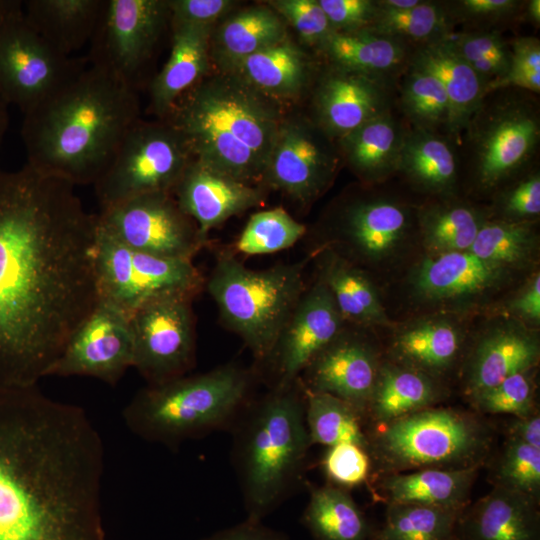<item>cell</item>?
Segmentation results:
<instances>
[{
    "label": "cell",
    "mask_w": 540,
    "mask_h": 540,
    "mask_svg": "<svg viewBox=\"0 0 540 540\" xmlns=\"http://www.w3.org/2000/svg\"><path fill=\"white\" fill-rule=\"evenodd\" d=\"M305 232L283 208L267 209L251 215L236 246L245 255L272 254L292 247Z\"/></svg>",
    "instance_id": "obj_46"
},
{
    "label": "cell",
    "mask_w": 540,
    "mask_h": 540,
    "mask_svg": "<svg viewBox=\"0 0 540 540\" xmlns=\"http://www.w3.org/2000/svg\"><path fill=\"white\" fill-rule=\"evenodd\" d=\"M316 76L309 117L335 141L396 107L397 82L330 63Z\"/></svg>",
    "instance_id": "obj_17"
},
{
    "label": "cell",
    "mask_w": 540,
    "mask_h": 540,
    "mask_svg": "<svg viewBox=\"0 0 540 540\" xmlns=\"http://www.w3.org/2000/svg\"><path fill=\"white\" fill-rule=\"evenodd\" d=\"M438 397V386L429 375L397 363L381 364L364 418L382 426L432 407Z\"/></svg>",
    "instance_id": "obj_35"
},
{
    "label": "cell",
    "mask_w": 540,
    "mask_h": 540,
    "mask_svg": "<svg viewBox=\"0 0 540 540\" xmlns=\"http://www.w3.org/2000/svg\"><path fill=\"white\" fill-rule=\"evenodd\" d=\"M380 7L387 9H407L417 5L421 0H376Z\"/></svg>",
    "instance_id": "obj_60"
},
{
    "label": "cell",
    "mask_w": 540,
    "mask_h": 540,
    "mask_svg": "<svg viewBox=\"0 0 540 540\" xmlns=\"http://www.w3.org/2000/svg\"><path fill=\"white\" fill-rule=\"evenodd\" d=\"M267 5L292 26L308 46L317 48L333 30L318 0H271Z\"/></svg>",
    "instance_id": "obj_51"
},
{
    "label": "cell",
    "mask_w": 540,
    "mask_h": 540,
    "mask_svg": "<svg viewBox=\"0 0 540 540\" xmlns=\"http://www.w3.org/2000/svg\"><path fill=\"white\" fill-rule=\"evenodd\" d=\"M287 37L286 22L270 6L247 7L213 29L211 62H215L219 71H230L250 55Z\"/></svg>",
    "instance_id": "obj_33"
},
{
    "label": "cell",
    "mask_w": 540,
    "mask_h": 540,
    "mask_svg": "<svg viewBox=\"0 0 540 540\" xmlns=\"http://www.w3.org/2000/svg\"><path fill=\"white\" fill-rule=\"evenodd\" d=\"M172 18L168 0H103L85 56L137 93Z\"/></svg>",
    "instance_id": "obj_13"
},
{
    "label": "cell",
    "mask_w": 540,
    "mask_h": 540,
    "mask_svg": "<svg viewBox=\"0 0 540 540\" xmlns=\"http://www.w3.org/2000/svg\"><path fill=\"white\" fill-rule=\"evenodd\" d=\"M460 167L459 147L451 138L408 128L397 172L415 188L439 197L453 196Z\"/></svg>",
    "instance_id": "obj_32"
},
{
    "label": "cell",
    "mask_w": 540,
    "mask_h": 540,
    "mask_svg": "<svg viewBox=\"0 0 540 540\" xmlns=\"http://www.w3.org/2000/svg\"><path fill=\"white\" fill-rule=\"evenodd\" d=\"M94 266L99 301L127 315L164 296L193 298L203 285L192 260L136 250L98 229Z\"/></svg>",
    "instance_id": "obj_12"
},
{
    "label": "cell",
    "mask_w": 540,
    "mask_h": 540,
    "mask_svg": "<svg viewBox=\"0 0 540 540\" xmlns=\"http://www.w3.org/2000/svg\"><path fill=\"white\" fill-rule=\"evenodd\" d=\"M304 397L305 423L311 446L351 443L368 450L364 418L350 404L331 394L305 389Z\"/></svg>",
    "instance_id": "obj_41"
},
{
    "label": "cell",
    "mask_w": 540,
    "mask_h": 540,
    "mask_svg": "<svg viewBox=\"0 0 540 540\" xmlns=\"http://www.w3.org/2000/svg\"><path fill=\"white\" fill-rule=\"evenodd\" d=\"M408 128L394 108L365 122L336 140L342 163L365 182L383 181L397 172Z\"/></svg>",
    "instance_id": "obj_29"
},
{
    "label": "cell",
    "mask_w": 540,
    "mask_h": 540,
    "mask_svg": "<svg viewBox=\"0 0 540 540\" xmlns=\"http://www.w3.org/2000/svg\"><path fill=\"white\" fill-rule=\"evenodd\" d=\"M451 197L416 211L423 242L434 255L468 251L486 220L482 211Z\"/></svg>",
    "instance_id": "obj_38"
},
{
    "label": "cell",
    "mask_w": 540,
    "mask_h": 540,
    "mask_svg": "<svg viewBox=\"0 0 540 540\" xmlns=\"http://www.w3.org/2000/svg\"><path fill=\"white\" fill-rule=\"evenodd\" d=\"M302 273V264L252 270L228 254L218 259L208 291L256 360L265 362L273 352L303 295Z\"/></svg>",
    "instance_id": "obj_8"
},
{
    "label": "cell",
    "mask_w": 540,
    "mask_h": 540,
    "mask_svg": "<svg viewBox=\"0 0 540 540\" xmlns=\"http://www.w3.org/2000/svg\"><path fill=\"white\" fill-rule=\"evenodd\" d=\"M479 469L427 468L380 474L373 494L385 504H417L463 511L470 504V492Z\"/></svg>",
    "instance_id": "obj_28"
},
{
    "label": "cell",
    "mask_w": 540,
    "mask_h": 540,
    "mask_svg": "<svg viewBox=\"0 0 540 540\" xmlns=\"http://www.w3.org/2000/svg\"><path fill=\"white\" fill-rule=\"evenodd\" d=\"M533 369L513 374L495 386L471 396L473 407L482 414L524 416L534 412Z\"/></svg>",
    "instance_id": "obj_49"
},
{
    "label": "cell",
    "mask_w": 540,
    "mask_h": 540,
    "mask_svg": "<svg viewBox=\"0 0 540 540\" xmlns=\"http://www.w3.org/2000/svg\"><path fill=\"white\" fill-rule=\"evenodd\" d=\"M450 36L415 47L410 65L431 73L443 86L450 107L447 135L459 146L470 118L486 95V85L457 53Z\"/></svg>",
    "instance_id": "obj_25"
},
{
    "label": "cell",
    "mask_w": 540,
    "mask_h": 540,
    "mask_svg": "<svg viewBox=\"0 0 540 540\" xmlns=\"http://www.w3.org/2000/svg\"><path fill=\"white\" fill-rule=\"evenodd\" d=\"M9 104L5 101L0 93V144L3 141L5 133L8 128L9 122V113H8Z\"/></svg>",
    "instance_id": "obj_61"
},
{
    "label": "cell",
    "mask_w": 540,
    "mask_h": 540,
    "mask_svg": "<svg viewBox=\"0 0 540 540\" xmlns=\"http://www.w3.org/2000/svg\"><path fill=\"white\" fill-rule=\"evenodd\" d=\"M412 211L402 202L384 196H363L344 206L340 228L346 239L366 258L391 255L412 226Z\"/></svg>",
    "instance_id": "obj_26"
},
{
    "label": "cell",
    "mask_w": 540,
    "mask_h": 540,
    "mask_svg": "<svg viewBox=\"0 0 540 540\" xmlns=\"http://www.w3.org/2000/svg\"><path fill=\"white\" fill-rule=\"evenodd\" d=\"M450 40L457 53L468 63L486 85V94L508 72L511 44L502 31H461Z\"/></svg>",
    "instance_id": "obj_45"
},
{
    "label": "cell",
    "mask_w": 540,
    "mask_h": 540,
    "mask_svg": "<svg viewBox=\"0 0 540 540\" xmlns=\"http://www.w3.org/2000/svg\"><path fill=\"white\" fill-rule=\"evenodd\" d=\"M502 220L531 221L540 214V174L527 171L503 191L498 199Z\"/></svg>",
    "instance_id": "obj_53"
},
{
    "label": "cell",
    "mask_w": 540,
    "mask_h": 540,
    "mask_svg": "<svg viewBox=\"0 0 540 540\" xmlns=\"http://www.w3.org/2000/svg\"><path fill=\"white\" fill-rule=\"evenodd\" d=\"M343 320L322 281L303 294L265 361L273 370L272 388L287 387L298 381L314 358L340 335Z\"/></svg>",
    "instance_id": "obj_19"
},
{
    "label": "cell",
    "mask_w": 540,
    "mask_h": 540,
    "mask_svg": "<svg viewBox=\"0 0 540 540\" xmlns=\"http://www.w3.org/2000/svg\"><path fill=\"white\" fill-rule=\"evenodd\" d=\"M396 91V108L409 128L447 135L449 102L434 75L409 64L397 82Z\"/></svg>",
    "instance_id": "obj_39"
},
{
    "label": "cell",
    "mask_w": 540,
    "mask_h": 540,
    "mask_svg": "<svg viewBox=\"0 0 540 540\" xmlns=\"http://www.w3.org/2000/svg\"><path fill=\"white\" fill-rule=\"evenodd\" d=\"M200 540H288V537L283 532L264 525L262 521L245 519Z\"/></svg>",
    "instance_id": "obj_56"
},
{
    "label": "cell",
    "mask_w": 540,
    "mask_h": 540,
    "mask_svg": "<svg viewBox=\"0 0 540 540\" xmlns=\"http://www.w3.org/2000/svg\"><path fill=\"white\" fill-rule=\"evenodd\" d=\"M213 29L172 21L169 57L148 86L149 110L157 119L162 120L185 92L211 72Z\"/></svg>",
    "instance_id": "obj_22"
},
{
    "label": "cell",
    "mask_w": 540,
    "mask_h": 540,
    "mask_svg": "<svg viewBox=\"0 0 540 540\" xmlns=\"http://www.w3.org/2000/svg\"><path fill=\"white\" fill-rule=\"evenodd\" d=\"M172 194L180 208L196 223L205 241L211 229L255 207L263 199L261 186L238 181L194 158Z\"/></svg>",
    "instance_id": "obj_21"
},
{
    "label": "cell",
    "mask_w": 540,
    "mask_h": 540,
    "mask_svg": "<svg viewBox=\"0 0 540 540\" xmlns=\"http://www.w3.org/2000/svg\"><path fill=\"white\" fill-rule=\"evenodd\" d=\"M462 511L417 504H386L384 519L369 540H458L456 524Z\"/></svg>",
    "instance_id": "obj_42"
},
{
    "label": "cell",
    "mask_w": 540,
    "mask_h": 540,
    "mask_svg": "<svg viewBox=\"0 0 540 540\" xmlns=\"http://www.w3.org/2000/svg\"><path fill=\"white\" fill-rule=\"evenodd\" d=\"M368 30L394 37L415 48L449 37L454 33V26L442 1L421 0L407 9H387L378 5Z\"/></svg>",
    "instance_id": "obj_43"
},
{
    "label": "cell",
    "mask_w": 540,
    "mask_h": 540,
    "mask_svg": "<svg viewBox=\"0 0 540 540\" xmlns=\"http://www.w3.org/2000/svg\"><path fill=\"white\" fill-rule=\"evenodd\" d=\"M86 57L65 56L30 25L23 2L0 0V93L23 114L73 80Z\"/></svg>",
    "instance_id": "obj_10"
},
{
    "label": "cell",
    "mask_w": 540,
    "mask_h": 540,
    "mask_svg": "<svg viewBox=\"0 0 540 540\" xmlns=\"http://www.w3.org/2000/svg\"><path fill=\"white\" fill-rule=\"evenodd\" d=\"M140 114L139 93L88 65L23 114L26 164L73 186L94 185Z\"/></svg>",
    "instance_id": "obj_3"
},
{
    "label": "cell",
    "mask_w": 540,
    "mask_h": 540,
    "mask_svg": "<svg viewBox=\"0 0 540 540\" xmlns=\"http://www.w3.org/2000/svg\"><path fill=\"white\" fill-rule=\"evenodd\" d=\"M540 142V109L536 94L503 88L485 95L459 143L475 186L494 190L531 164Z\"/></svg>",
    "instance_id": "obj_9"
},
{
    "label": "cell",
    "mask_w": 540,
    "mask_h": 540,
    "mask_svg": "<svg viewBox=\"0 0 540 540\" xmlns=\"http://www.w3.org/2000/svg\"><path fill=\"white\" fill-rule=\"evenodd\" d=\"M103 0H27L25 16L36 32L65 56L89 44Z\"/></svg>",
    "instance_id": "obj_34"
},
{
    "label": "cell",
    "mask_w": 540,
    "mask_h": 540,
    "mask_svg": "<svg viewBox=\"0 0 540 540\" xmlns=\"http://www.w3.org/2000/svg\"><path fill=\"white\" fill-rule=\"evenodd\" d=\"M447 15L463 31L498 30L523 20L524 0H451L442 1Z\"/></svg>",
    "instance_id": "obj_47"
},
{
    "label": "cell",
    "mask_w": 540,
    "mask_h": 540,
    "mask_svg": "<svg viewBox=\"0 0 540 540\" xmlns=\"http://www.w3.org/2000/svg\"><path fill=\"white\" fill-rule=\"evenodd\" d=\"M72 184L0 170V386L38 385L99 304L96 215Z\"/></svg>",
    "instance_id": "obj_1"
},
{
    "label": "cell",
    "mask_w": 540,
    "mask_h": 540,
    "mask_svg": "<svg viewBox=\"0 0 540 540\" xmlns=\"http://www.w3.org/2000/svg\"><path fill=\"white\" fill-rule=\"evenodd\" d=\"M510 310L516 315L538 322L540 319V276L535 275L529 285L512 301Z\"/></svg>",
    "instance_id": "obj_58"
},
{
    "label": "cell",
    "mask_w": 540,
    "mask_h": 540,
    "mask_svg": "<svg viewBox=\"0 0 540 540\" xmlns=\"http://www.w3.org/2000/svg\"><path fill=\"white\" fill-rule=\"evenodd\" d=\"M237 4L232 0H168L174 22L214 26Z\"/></svg>",
    "instance_id": "obj_55"
},
{
    "label": "cell",
    "mask_w": 540,
    "mask_h": 540,
    "mask_svg": "<svg viewBox=\"0 0 540 540\" xmlns=\"http://www.w3.org/2000/svg\"><path fill=\"white\" fill-rule=\"evenodd\" d=\"M509 439L540 449V415L537 410L524 416H514L507 425Z\"/></svg>",
    "instance_id": "obj_57"
},
{
    "label": "cell",
    "mask_w": 540,
    "mask_h": 540,
    "mask_svg": "<svg viewBox=\"0 0 540 540\" xmlns=\"http://www.w3.org/2000/svg\"><path fill=\"white\" fill-rule=\"evenodd\" d=\"M461 343V334L453 324L423 320L398 333L392 352L397 364L435 378L454 364Z\"/></svg>",
    "instance_id": "obj_36"
},
{
    "label": "cell",
    "mask_w": 540,
    "mask_h": 540,
    "mask_svg": "<svg viewBox=\"0 0 540 540\" xmlns=\"http://www.w3.org/2000/svg\"><path fill=\"white\" fill-rule=\"evenodd\" d=\"M367 436L372 468L379 474L481 467L493 442L491 429L478 416L434 407L378 426Z\"/></svg>",
    "instance_id": "obj_7"
},
{
    "label": "cell",
    "mask_w": 540,
    "mask_h": 540,
    "mask_svg": "<svg viewBox=\"0 0 540 540\" xmlns=\"http://www.w3.org/2000/svg\"><path fill=\"white\" fill-rule=\"evenodd\" d=\"M535 244L531 221L485 220L468 251L509 269L528 261Z\"/></svg>",
    "instance_id": "obj_44"
},
{
    "label": "cell",
    "mask_w": 540,
    "mask_h": 540,
    "mask_svg": "<svg viewBox=\"0 0 540 540\" xmlns=\"http://www.w3.org/2000/svg\"><path fill=\"white\" fill-rule=\"evenodd\" d=\"M133 367L129 315L100 302L74 331L49 376H82L115 386Z\"/></svg>",
    "instance_id": "obj_18"
},
{
    "label": "cell",
    "mask_w": 540,
    "mask_h": 540,
    "mask_svg": "<svg viewBox=\"0 0 540 540\" xmlns=\"http://www.w3.org/2000/svg\"><path fill=\"white\" fill-rule=\"evenodd\" d=\"M456 536L458 540H540L539 501L494 486L461 512Z\"/></svg>",
    "instance_id": "obj_23"
},
{
    "label": "cell",
    "mask_w": 540,
    "mask_h": 540,
    "mask_svg": "<svg viewBox=\"0 0 540 540\" xmlns=\"http://www.w3.org/2000/svg\"><path fill=\"white\" fill-rule=\"evenodd\" d=\"M322 282L329 289L343 319L365 325H387L378 292L369 278L345 259H327Z\"/></svg>",
    "instance_id": "obj_40"
},
{
    "label": "cell",
    "mask_w": 540,
    "mask_h": 540,
    "mask_svg": "<svg viewBox=\"0 0 540 540\" xmlns=\"http://www.w3.org/2000/svg\"><path fill=\"white\" fill-rule=\"evenodd\" d=\"M104 463L82 407L0 386V540H107Z\"/></svg>",
    "instance_id": "obj_2"
},
{
    "label": "cell",
    "mask_w": 540,
    "mask_h": 540,
    "mask_svg": "<svg viewBox=\"0 0 540 540\" xmlns=\"http://www.w3.org/2000/svg\"><path fill=\"white\" fill-rule=\"evenodd\" d=\"M193 159L179 132L167 121L140 119L93 185L100 209L144 194L173 192Z\"/></svg>",
    "instance_id": "obj_11"
},
{
    "label": "cell",
    "mask_w": 540,
    "mask_h": 540,
    "mask_svg": "<svg viewBox=\"0 0 540 540\" xmlns=\"http://www.w3.org/2000/svg\"><path fill=\"white\" fill-rule=\"evenodd\" d=\"M226 72L236 74L280 105L301 97L317 74L310 56L289 37L250 55Z\"/></svg>",
    "instance_id": "obj_27"
},
{
    "label": "cell",
    "mask_w": 540,
    "mask_h": 540,
    "mask_svg": "<svg viewBox=\"0 0 540 540\" xmlns=\"http://www.w3.org/2000/svg\"><path fill=\"white\" fill-rule=\"evenodd\" d=\"M285 114L232 72H210L162 119L192 157L243 183L262 184Z\"/></svg>",
    "instance_id": "obj_4"
},
{
    "label": "cell",
    "mask_w": 540,
    "mask_h": 540,
    "mask_svg": "<svg viewBox=\"0 0 540 540\" xmlns=\"http://www.w3.org/2000/svg\"><path fill=\"white\" fill-rule=\"evenodd\" d=\"M494 486L540 500V449L507 439L498 460Z\"/></svg>",
    "instance_id": "obj_48"
},
{
    "label": "cell",
    "mask_w": 540,
    "mask_h": 540,
    "mask_svg": "<svg viewBox=\"0 0 540 540\" xmlns=\"http://www.w3.org/2000/svg\"><path fill=\"white\" fill-rule=\"evenodd\" d=\"M342 159L336 141L309 116H284L263 182L308 205L326 191Z\"/></svg>",
    "instance_id": "obj_16"
},
{
    "label": "cell",
    "mask_w": 540,
    "mask_h": 540,
    "mask_svg": "<svg viewBox=\"0 0 540 540\" xmlns=\"http://www.w3.org/2000/svg\"><path fill=\"white\" fill-rule=\"evenodd\" d=\"M251 375L228 364L140 389L121 416L138 438L170 449L230 430L251 401Z\"/></svg>",
    "instance_id": "obj_6"
},
{
    "label": "cell",
    "mask_w": 540,
    "mask_h": 540,
    "mask_svg": "<svg viewBox=\"0 0 540 540\" xmlns=\"http://www.w3.org/2000/svg\"><path fill=\"white\" fill-rule=\"evenodd\" d=\"M381 363L367 343L341 334L304 370L303 388L342 399L364 418Z\"/></svg>",
    "instance_id": "obj_20"
},
{
    "label": "cell",
    "mask_w": 540,
    "mask_h": 540,
    "mask_svg": "<svg viewBox=\"0 0 540 540\" xmlns=\"http://www.w3.org/2000/svg\"><path fill=\"white\" fill-rule=\"evenodd\" d=\"M301 523L314 540H369L373 527L349 490L311 487Z\"/></svg>",
    "instance_id": "obj_37"
},
{
    "label": "cell",
    "mask_w": 540,
    "mask_h": 540,
    "mask_svg": "<svg viewBox=\"0 0 540 540\" xmlns=\"http://www.w3.org/2000/svg\"><path fill=\"white\" fill-rule=\"evenodd\" d=\"M327 63L398 82L407 70L413 47L371 30H332L317 46Z\"/></svg>",
    "instance_id": "obj_30"
},
{
    "label": "cell",
    "mask_w": 540,
    "mask_h": 540,
    "mask_svg": "<svg viewBox=\"0 0 540 540\" xmlns=\"http://www.w3.org/2000/svg\"><path fill=\"white\" fill-rule=\"evenodd\" d=\"M507 269L470 251L436 254L424 259L412 276L415 291L430 301H450L483 295L498 287Z\"/></svg>",
    "instance_id": "obj_24"
},
{
    "label": "cell",
    "mask_w": 540,
    "mask_h": 540,
    "mask_svg": "<svg viewBox=\"0 0 540 540\" xmlns=\"http://www.w3.org/2000/svg\"><path fill=\"white\" fill-rule=\"evenodd\" d=\"M191 297L164 296L151 300L129 315L133 341V368L148 385L184 375L195 361Z\"/></svg>",
    "instance_id": "obj_15"
},
{
    "label": "cell",
    "mask_w": 540,
    "mask_h": 540,
    "mask_svg": "<svg viewBox=\"0 0 540 540\" xmlns=\"http://www.w3.org/2000/svg\"><path fill=\"white\" fill-rule=\"evenodd\" d=\"M246 519L263 521L302 484L311 447L300 380L250 401L231 429Z\"/></svg>",
    "instance_id": "obj_5"
},
{
    "label": "cell",
    "mask_w": 540,
    "mask_h": 540,
    "mask_svg": "<svg viewBox=\"0 0 540 540\" xmlns=\"http://www.w3.org/2000/svg\"><path fill=\"white\" fill-rule=\"evenodd\" d=\"M511 60L507 74L489 92L515 88L534 94L540 92V41L536 37H517L511 42ZM488 92V93H489Z\"/></svg>",
    "instance_id": "obj_52"
},
{
    "label": "cell",
    "mask_w": 540,
    "mask_h": 540,
    "mask_svg": "<svg viewBox=\"0 0 540 540\" xmlns=\"http://www.w3.org/2000/svg\"><path fill=\"white\" fill-rule=\"evenodd\" d=\"M321 465L329 484L346 490L365 483L372 470L368 450L351 443L327 447Z\"/></svg>",
    "instance_id": "obj_50"
},
{
    "label": "cell",
    "mask_w": 540,
    "mask_h": 540,
    "mask_svg": "<svg viewBox=\"0 0 540 540\" xmlns=\"http://www.w3.org/2000/svg\"><path fill=\"white\" fill-rule=\"evenodd\" d=\"M539 341L520 327H500L477 343L468 364L466 392L473 396L507 377L536 367Z\"/></svg>",
    "instance_id": "obj_31"
},
{
    "label": "cell",
    "mask_w": 540,
    "mask_h": 540,
    "mask_svg": "<svg viewBox=\"0 0 540 540\" xmlns=\"http://www.w3.org/2000/svg\"><path fill=\"white\" fill-rule=\"evenodd\" d=\"M334 31L369 29L378 10L376 0H318Z\"/></svg>",
    "instance_id": "obj_54"
},
{
    "label": "cell",
    "mask_w": 540,
    "mask_h": 540,
    "mask_svg": "<svg viewBox=\"0 0 540 540\" xmlns=\"http://www.w3.org/2000/svg\"><path fill=\"white\" fill-rule=\"evenodd\" d=\"M523 20L528 21L534 27L538 28L540 24V1L539 0H529L526 1Z\"/></svg>",
    "instance_id": "obj_59"
},
{
    "label": "cell",
    "mask_w": 540,
    "mask_h": 540,
    "mask_svg": "<svg viewBox=\"0 0 540 540\" xmlns=\"http://www.w3.org/2000/svg\"><path fill=\"white\" fill-rule=\"evenodd\" d=\"M97 229L112 239L150 254L192 260L206 244L196 223L170 192H155L102 208Z\"/></svg>",
    "instance_id": "obj_14"
}]
</instances>
